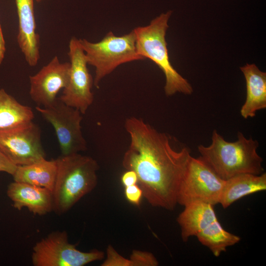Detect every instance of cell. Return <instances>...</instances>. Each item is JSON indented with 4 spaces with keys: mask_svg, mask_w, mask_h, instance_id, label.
<instances>
[{
    "mask_svg": "<svg viewBox=\"0 0 266 266\" xmlns=\"http://www.w3.org/2000/svg\"><path fill=\"white\" fill-rule=\"evenodd\" d=\"M69 72V62L61 63L55 56L36 73L29 76V94L37 106L47 107L56 102L58 94L68 83Z\"/></svg>",
    "mask_w": 266,
    "mask_h": 266,
    "instance_id": "obj_11",
    "label": "cell"
},
{
    "mask_svg": "<svg viewBox=\"0 0 266 266\" xmlns=\"http://www.w3.org/2000/svg\"><path fill=\"white\" fill-rule=\"evenodd\" d=\"M257 140L246 138L241 132L234 142L226 140L216 130L208 146L200 145V157L223 180L242 174L260 175L264 172L263 160L258 154Z\"/></svg>",
    "mask_w": 266,
    "mask_h": 266,
    "instance_id": "obj_2",
    "label": "cell"
},
{
    "mask_svg": "<svg viewBox=\"0 0 266 266\" xmlns=\"http://www.w3.org/2000/svg\"><path fill=\"white\" fill-rule=\"evenodd\" d=\"M5 51V42L1 27V25L0 24V65L1 64L4 58Z\"/></svg>",
    "mask_w": 266,
    "mask_h": 266,
    "instance_id": "obj_25",
    "label": "cell"
},
{
    "mask_svg": "<svg viewBox=\"0 0 266 266\" xmlns=\"http://www.w3.org/2000/svg\"><path fill=\"white\" fill-rule=\"evenodd\" d=\"M196 236L215 257H219L222 252L226 251L228 247L233 246L240 240L239 236L226 231L218 219L199 232Z\"/></svg>",
    "mask_w": 266,
    "mask_h": 266,
    "instance_id": "obj_19",
    "label": "cell"
},
{
    "mask_svg": "<svg viewBox=\"0 0 266 266\" xmlns=\"http://www.w3.org/2000/svg\"><path fill=\"white\" fill-rule=\"evenodd\" d=\"M225 180L200 157H191L177 195V204L185 206L196 201L219 203Z\"/></svg>",
    "mask_w": 266,
    "mask_h": 266,
    "instance_id": "obj_7",
    "label": "cell"
},
{
    "mask_svg": "<svg viewBox=\"0 0 266 266\" xmlns=\"http://www.w3.org/2000/svg\"><path fill=\"white\" fill-rule=\"evenodd\" d=\"M57 171L56 159H43L34 163L17 166L12 175L14 181L44 188L52 192Z\"/></svg>",
    "mask_w": 266,
    "mask_h": 266,
    "instance_id": "obj_17",
    "label": "cell"
},
{
    "mask_svg": "<svg viewBox=\"0 0 266 266\" xmlns=\"http://www.w3.org/2000/svg\"><path fill=\"white\" fill-rule=\"evenodd\" d=\"M179 214L177 222L181 230L184 242L197 234L211 223L217 220L213 205L203 201H196L185 205Z\"/></svg>",
    "mask_w": 266,
    "mask_h": 266,
    "instance_id": "obj_15",
    "label": "cell"
},
{
    "mask_svg": "<svg viewBox=\"0 0 266 266\" xmlns=\"http://www.w3.org/2000/svg\"><path fill=\"white\" fill-rule=\"evenodd\" d=\"M124 193L126 199L130 202L135 205H139L143 197V192L137 184L125 187Z\"/></svg>",
    "mask_w": 266,
    "mask_h": 266,
    "instance_id": "obj_22",
    "label": "cell"
},
{
    "mask_svg": "<svg viewBox=\"0 0 266 266\" xmlns=\"http://www.w3.org/2000/svg\"><path fill=\"white\" fill-rule=\"evenodd\" d=\"M172 12L168 10L153 19L149 25L133 30L136 50L139 55L144 59L151 60L164 73V91L167 96L177 93L189 95L193 92L192 85L176 70L169 60L166 35Z\"/></svg>",
    "mask_w": 266,
    "mask_h": 266,
    "instance_id": "obj_4",
    "label": "cell"
},
{
    "mask_svg": "<svg viewBox=\"0 0 266 266\" xmlns=\"http://www.w3.org/2000/svg\"><path fill=\"white\" fill-rule=\"evenodd\" d=\"M0 150L17 166L46 158L41 130L33 122L23 127L0 131Z\"/></svg>",
    "mask_w": 266,
    "mask_h": 266,
    "instance_id": "obj_10",
    "label": "cell"
},
{
    "mask_svg": "<svg viewBox=\"0 0 266 266\" xmlns=\"http://www.w3.org/2000/svg\"><path fill=\"white\" fill-rule=\"evenodd\" d=\"M104 258L101 251L78 250L75 245L68 242L66 231L52 232L37 242L31 256L34 266H83Z\"/></svg>",
    "mask_w": 266,
    "mask_h": 266,
    "instance_id": "obj_6",
    "label": "cell"
},
{
    "mask_svg": "<svg viewBox=\"0 0 266 266\" xmlns=\"http://www.w3.org/2000/svg\"><path fill=\"white\" fill-rule=\"evenodd\" d=\"M67 55L70 61L69 80L62 96L58 99L84 114L94 101L91 91L94 84L79 39L75 37L70 39Z\"/></svg>",
    "mask_w": 266,
    "mask_h": 266,
    "instance_id": "obj_9",
    "label": "cell"
},
{
    "mask_svg": "<svg viewBox=\"0 0 266 266\" xmlns=\"http://www.w3.org/2000/svg\"><path fill=\"white\" fill-rule=\"evenodd\" d=\"M35 0L37 2H39L41 1L42 0Z\"/></svg>",
    "mask_w": 266,
    "mask_h": 266,
    "instance_id": "obj_26",
    "label": "cell"
},
{
    "mask_svg": "<svg viewBox=\"0 0 266 266\" xmlns=\"http://www.w3.org/2000/svg\"><path fill=\"white\" fill-rule=\"evenodd\" d=\"M246 85V99L240 109L244 119L253 118L258 111L266 108V73L254 64L240 67Z\"/></svg>",
    "mask_w": 266,
    "mask_h": 266,
    "instance_id": "obj_14",
    "label": "cell"
},
{
    "mask_svg": "<svg viewBox=\"0 0 266 266\" xmlns=\"http://www.w3.org/2000/svg\"><path fill=\"white\" fill-rule=\"evenodd\" d=\"M56 160L53 211L63 214L96 187L99 165L93 158L79 153L62 155Z\"/></svg>",
    "mask_w": 266,
    "mask_h": 266,
    "instance_id": "obj_3",
    "label": "cell"
},
{
    "mask_svg": "<svg viewBox=\"0 0 266 266\" xmlns=\"http://www.w3.org/2000/svg\"><path fill=\"white\" fill-rule=\"evenodd\" d=\"M131 266H157L159 263L151 253L133 250L129 259Z\"/></svg>",
    "mask_w": 266,
    "mask_h": 266,
    "instance_id": "obj_20",
    "label": "cell"
},
{
    "mask_svg": "<svg viewBox=\"0 0 266 266\" xmlns=\"http://www.w3.org/2000/svg\"><path fill=\"white\" fill-rule=\"evenodd\" d=\"M88 65L95 68L93 84L99 88L100 81L120 65L144 59L136 50L135 35L133 30L122 36L108 32L100 41L91 42L79 39Z\"/></svg>",
    "mask_w": 266,
    "mask_h": 266,
    "instance_id": "obj_5",
    "label": "cell"
},
{
    "mask_svg": "<svg viewBox=\"0 0 266 266\" xmlns=\"http://www.w3.org/2000/svg\"><path fill=\"white\" fill-rule=\"evenodd\" d=\"M18 18L17 40L25 60L35 66L40 58V37L36 32L34 0H15Z\"/></svg>",
    "mask_w": 266,
    "mask_h": 266,
    "instance_id": "obj_12",
    "label": "cell"
},
{
    "mask_svg": "<svg viewBox=\"0 0 266 266\" xmlns=\"http://www.w3.org/2000/svg\"><path fill=\"white\" fill-rule=\"evenodd\" d=\"M6 194L18 210L26 207L38 215L53 211L52 193L47 189L14 181L8 185Z\"/></svg>",
    "mask_w": 266,
    "mask_h": 266,
    "instance_id": "obj_13",
    "label": "cell"
},
{
    "mask_svg": "<svg viewBox=\"0 0 266 266\" xmlns=\"http://www.w3.org/2000/svg\"><path fill=\"white\" fill-rule=\"evenodd\" d=\"M266 190V172L239 174L225 180L219 203L226 209L244 196Z\"/></svg>",
    "mask_w": 266,
    "mask_h": 266,
    "instance_id": "obj_16",
    "label": "cell"
},
{
    "mask_svg": "<svg viewBox=\"0 0 266 266\" xmlns=\"http://www.w3.org/2000/svg\"><path fill=\"white\" fill-rule=\"evenodd\" d=\"M32 108L21 104L3 89H0V131L27 125L33 122Z\"/></svg>",
    "mask_w": 266,
    "mask_h": 266,
    "instance_id": "obj_18",
    "label": "cell"
},
{
    "mask_svg": "<svg viewBox=\"0 0 266 266\" xmlns=\"http://www.w3.org/2000/svg\"><path fill=\"white\" fill-rule=\"evenodd\" d=\"M17 166L0 150V171L6 172L12 175L15 172Z\"/></svg>",
    "mask_w": 266,
    "mask_h": 266,
    "instance_id": "obj_23",
    "label": "cell"
},
{
    "mask_svg": "<svg viewBox=\"0 0 266 266\" xmlns=\"http://www.w3.org/2000/svg\"><path fill=\"white\" fill-rule=\"evenodd\" d=\"M36 110L53 126L62 155L79 153L87 149L81 123L82 114L57 99L51 106H36Z\"/></svg>",
    "mask_w": 266,
    "mask_h": 266,
    "instance_id": "obj_8",
    "label": "cell"
},
{
    "mask_svg": "<svg viewBox=\"0 0 266 266\" xmlns=\"http://www.w3.org/2000/svg\"><path fill=\"white\" fill-rule=\"evenodd\" d=\"M121 182L125 187L137 184L138 179L136 173L132 170H127L121 176Z\"/></svg>",
    "mask_w": 266,
    "mask_h": 266,
    "instance_id": "obj_24",
    "label": "cell"
},
{
    "mask_svg": "<svg viewBox=\"0 0 266 266\" xmlns=\"http://www.w3.org/2000/svg\"><path fill=\"white\" fill-rule=\"evenodd\" d=\"M125 128L130 143L123 156V167L136 173L137 184L150 205L173 210L192 156L189 148L175 150L166 133L141 118H127Z\"/></svg>",
    "mask_w": 266,
    "mask_h": 266,
    "instance_id": "obj_1",
    "label": "cell"
},
{
    "mask_svg": "<svg viewBox=\"0 0 266 266\" xmlns=\"http://www.w3.org/2000/svg\"><path fill=\"white\" fill-rule=\"evenodd\" d=\"M106 255L102 266H131L130 260L120 255L111 245L107 248Z\"/></svg>",
    "mask_w": 266,
    "mask_h": 266,
    "instance_id": "obj_21",
    "label": "cell"
}]
</instances>
